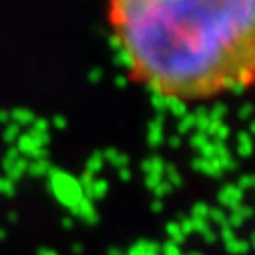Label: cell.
<instances>
[{
	"label": "cell",
	"instance_id": "6da1fadb",
	"mask_svg": "<svg viewBox=\"0 0 255 255\" xmlns=\"http://www.w3.org/2000/svg\"><path fill=\"white\" fill-rule=\"evenodd\" d=\"M129 77L161 99L207 103L255 77V0H107Z\"/></svg>",
	"mask_w": 255,
	"mask_h": 255
}]
</instances>
